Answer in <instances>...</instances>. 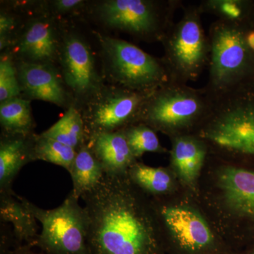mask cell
I'll use <instances>...</instances> for the list:
<instances>
[{"instance_id": "6da1fadb", "label": "cell", "mask_w": 254, "mask_h": 254, "mask_svg": "<svg viewBox=\"0 0 254 254\" xmlns=\"http://www.w3.org/2000/svg\"><path fill=\"white\" fill-rule=\"evenodd\" d=\"M89 254H159L160 225L153 203L128 175H105L82 197Z\"/></svg>"}, {"instance_id": "7a4b0ae2", "label": "cell", "mask_w": 254, "mask_h": 254, "mask_svg": "<svg viewBox=\"0 0 254 254\" xmlns=\"http://www.w3.org/2000/svg\"><path fill=\"white\" fill-rule=\"evenodd\" d=\"M18 197L41 224L36 245L40 250L46 254H89L86 210L71 192L60 206L51 210Z\"/></svg>"}, {"instance_id": "3957f363", "label": "cell", "mask_w": 254, "mask_h": 254, "mask_svg": "<svg viewBox=\"0 0 254 254\" xmlns=\"http://www.w3.org/2000/svg\"><path fill=\"white\" fill-rule=\"evenodd\" d=\"M110 74L124 88L150 93L166 85L169 68L138 47L118 38L100 36Z\"/></svg>"}, {"instance_id": "277c9868", "label": "cell", "mask_w": 254, "mask_h": 254, "mask_svg": "<svg viewBox=\"0 0 254 254\" xmlns=\"http://www.w3.org/2000/svg\"><path fill=\"white\" fill-rule=\"evenodd\" d=\"M201 93L179 85H164L148 97L141 115L153 129L173 131L193 125L209 110Z\"/></svg>"}, {"instance_id": "5b68a950", "label": "cell", "mask_w": 254, "mask_h": 254, "mask_svg": "<svg viewBox=\"0 0 254 254\" xmlns=\"http://www.w3.org/2000/svg\"><path fill=\"white\" fill-rule=\"evenodd\" d=\"M152 93L124 88H101L89 98L86 111L81 113L88 141L98 135L124 130L133 125L141 118L143 106Z\"/></svg>"}, {"instance_id": "8992f818", "label": "cell", "mask_w": 254, "mask_h": 254, "mask_svg": "<svg viewBox=\"0 0 254 254\" xmlns=\"http://www.w3.org/2000/svg\"><path fill=\"white\" fill-rule=\"evenodd\" d=\"M169 70L180 79L199 76L210 57V43L195 10L174 26L165 41Z\"/></svg>"}, {"instance_id": "52a82bcc", "label": "cell", "mask_w": 254, "mask_h": 254, "mask_svg": "<svg viewBox=\"0 0 254 254\" xmlns=\"http://www.w3.org/2000/svg\"><path fill=\"white\" fill-rule=\"evenodd\" d=\"M209 43L210 84L215 91H230L248 63L246 34L235 23L224 20L214 26Z\"/></svg>"}, {"instance_id": "ba28073f", "label": "cell", "mask_w": 254, "mask_h": 254, "mask_svg": "<svg viewBox=\"0 0 254 254\" xmlns=\"http://www.w3.org/2000/svg\"><path fill=\"white\" fill-rule=\"evenodd\" d=\"M217 111L205 138L223 149L254 157V103L230 100Z\"/></svg>"}, {"instance_id": "9c48e42d", "label": "cell", "mask_w": 254, "mask_h": 254, "mask_svg": "<svg viewBox=\"0 0 254 254\" xmlns=\"http://www.w3.org/2000/svg\"><path fill=\"white\" fill-rule=\"evenodd\" d=\"M60 54L64 81L76 96L90 98L101 89L94 58L86 42L69 35L64 41Z\"/></svg>"}, {"instance_id": "30bf717a", "label": "cell", "mask_w": 254, "mask_h": 254, "mask_svg": "<svg viewBox=\"0 0 254 254\" xmlns=\"http://www.w3.org/2000/svg\"><path fill=\"white\" fill-rule=\"evenodd\" d=\"M153 205L159 222L163 224L184 250L198 252L213 245V235L208 223L193 209L181 205Z\"/></svg>"}, {"instance_id": "8fae6325", "label": "cell", "mask_w": 254, "mask_h": 254, "mask_svg": "<svg viewBox=\"0 0 254 254\" xmlns=\"http://www.w3.org/2000/svg\"><path fill=\"white\" fill-rule=\"evenodd\" d=\"M222 201L248 235L254 239V170L227 167L218 179Z\"/></svg>"}, {"instance_id": "7c38bea8", "label": "cell", "mask_w": 254, "mask_h": 254, "mask_svg": "<svg viewBox=\"0 0 254 254\" xmlns=\"http://www.w3.org/2000/svg\"><path fill=\"white\" fill-rule=\"evenodd\" d=\"M98 10L107 26L138 36L155 33L161 22L154 4L143 0H108Z\"/></svg>"}, {"instance_id": "4fadbf2b", "label": "cell", "mask_w": 254, "mask_h": 254, "mask_svg": "<svg viewBox=\"0 0 254 254\" xmlns=\"http://www.w3.org/2000/svg\"><path fill=\"white\" fill-rule=\"evenodd\" d=\"M21 92L32 99L63 106L67 95L63 80L50 64L23 61L17 66Z\"/></svg>"}, {"instance_id": "5bb4252c", "label": "cell", "mask_w": 254, "mask_h": 254, "mask_svg": "<svg viewBox=\"0 0 254 254\" xmlns=\"http://www.w3.org/2000/svg\"><path fill=\"white\" fill-rule=\"evenodd\" d=\"M37 134L1 135L0 140V193L14 194L13 182L21 169L36 161Z\"/></svg>"}, {"instance_id": "9a60e30c", "label": "cell", "mask_w": 254, "mask_h": 254, "mask_svg": "<svg viewBox=\"0 0 254 254\" xmlns=\"http://www.w3.org/2000/svg\"><path fill=\"white\" fill-rule=\"evenodd\" d=\"M18 54L28 63L50 64L58 55V41L53 23L46 18L28 23L16 44Z\"/></svg>"}, {"instance_id": "2e32d148", "label": "cell", "mask_w": 254, "mask_h": 254, "mask_svg": "<svg viewBox=\"0 0 254 254\" xmlns=\"http://www.w3.org/2000/svg\"><path fill=\"white\" fill-rule=\"evenodd\" d=\"M88 145L101 165L105 175H127L130 168L136 163L124 130L98 135L88 141Z\"/></svg>"}, {"instance_id": "e0dca14e", "label": "cell", "mask_w": 254, "mask_h": 254, "mask_svg": "<svg viewBox=\"0 0 254 254\" xmlns=\"http://www.w3.org/2000/svg\"><path fill=\"white\" fill-rule=\"evenodd\" d=\"M0 222L11 225L20 245L36 247L40 235L38 220L16 193H0Z\"/></svg>"}, {"instance_id": "ac0fdd59", "label": "cell", "mask_w": 254, "mask_h": 254, "mask_svg": "<svg viewBox=\"0 0 254 254\" xmlns=\"http://www.w3.org/2000/svg\"><path fill=\"white\" fill-rule=\"evenodd\" d=\"M205 149L201 142L190 136L174 140L171 160L177 175L186 185H194L204 163Z\"/></svg>"}, {"instance_id": "d6986e66", "label": "cell", "mask_w": 254, "mask_h": 254, "mask_svg": "<svg viewBox=\"0 0 254 254\" xmlns=\"http://www.w3.org/2000/svg\"><path fill=\"white\" fill-rule=\"evenodd\" d=\"M68 173L73 184L71 192L79 199L98 186L105 175L88 143L77 150Z\"/></svg>"}, {"instance_id": "ffe728a7", "label": "cell", "mask_w": 254, "mask_h": 254, "mask_svg": "<svg viewBox=\"0 0 254 254\" xmlns=\"http://www.w3.org/2000/svg\"><path fill=\"white\" fill-rule=\"evenodd\" d=\"M30 100L16 97L1 103L0 124L1 134H35V123Z\"/></svg>"}, {"instance_id": "44dd1931", "label": "cell", "mask_w": 254, "mask_h": 254, "mask_svg": "<svg viewBox=\"0 0 254 254\" xmlns=\"http://www.w3.org/2000/svg\"><path fill=\"white\" fill-rule=\"evenodd\" d=\"M40 135L61 142L76 151L88 143L82 114L73 106H70L56 123Z\"/></svg>"}, {"instance_id": "7402d4cb", "label": "cell", "mask_w": 254, "mask_h": 254, "mask_svg": "<svg viewBox=\"0 0 254 254\" xmlns=\"http://www.w3.org/2000/svg\"><path fill=\"white\" fill-rule=\"evenodd\" d=\"M127 175L132 183L143 193L163 194L173 186L171 175L168 170L153 168L137 162L130 168Z\"/></svg>"}, {"instance_id": "603a6c76", "label": "cell", "mask_w": 254, "mask_h": 254, "mask_svg": "<svg viewBox=\"0 0 254 254\" xmlns=\"http://www.w3.org/2000/svg\"><path fill=\"white\" fill-rule=\"evenodd\" d=\"M76 152L71 147L56 140L40 134L36 136L34 146L36 161L43 160L54 164L68 172L76 158Z\"/></svg>"}, {"instance_id": "cb8c5ba5", "label": "cell", "mask_w": 254, "mask_h": 254, "mask_svg": "<svg viewBox=\"0 0 254 254\" xmlns=\"http://www.w3.org/2000/svg\"><path fill=\"white\" fill-rule=\"evenodd\" d=\"M132 154L136 159L145 153L163 152L155 130L145 124L132 125L124 129Z\"/></svg>"}, {"instance_id": "d4e9b609", "label": "cell", "mask_w": 254, "mask_h": 254, "mask_svg": "<svg viewBox=\"0 0 254 254\" xmlns=\"http://www.w3.org/2000/svg\"><path fill=\"white\" fill-rule=\"evenodd\" d=\"M21 93L17 66H15L9 55H1L0 61V101L2 103L19 97Z\"/></svg>"}, {"instance_id": "484cf974", "label": "cell", "mask_w": 254, "mask_h": 254, "mask_svg": "<svg viewBox=\"0 0 254 254\" xmlns=\"http://www.w3.org/2000/svg\"><path fill=\"white\" fill-rule=\"evenodd\" d=\"M206 5L209 9L221 16L225 21L235 22L243 15V4L237 0H213L208 1Z\"/></svg>"}, {"instance_id": "4316f807", "label": "cell", "mask_w": 254, "mask_h": 254, "mask_svg": "<svg viewBox=\"0 0 254 254\" xmlns=\"http://www.w3.org/2000/svg\"><path fill=\"white\" fill-rule=\"evenodd\" d=\"M15 18L11 15L1 12L0 14V48L4 49L9 46V36L14 29Z\"/></svg>"}, {"instance_id": "83f0119b", "label": "cell", "mask_w": 254, "mask_h": 254, "mask_svg": "<svg viewBox=\"0 0 254 254\" xmlns=\"http://www.w3.org/2000/svg\"><path fill=\"white\" fill-rule=\"evenodd\" d=\"M83 3L81 0H56L53 1V5L55 11L60 14H64L75 11Z\"/></svg>"}, {"instance_id": "f1b7e54d", "label": "cell", "mask_w": 254, "mask_h": 254, "mask_svg": "<svg viewBox=\"0 0 254 254\" xmlns=\"http://www.w3.org/2000/svg\"><path fill=\"white\" fill-rule=\"evenodd\" d=\"M33 247L26 245H17L14 249L6 254H46L42 251L39 252H36L33 250Z\"/></svg>"}, {"instance_id": "f546056e", "label": "cell", "mask_w": 254, "mask_h": 254, "mask_svg": "<svg viewBox=\"0 0 254 254\" xmlns=\"http://www.w3.org/2000/svg\"><path fill=\"white\" fill-rule=\"evenodd\" d=\"M246 41L251 50L254 51V31H250L246 34Z\"/></svg>"}, {"instance_id": "4dcf8cb0", "label": "cell", "mask_w": 254, "mask_h": 254, "mask_svg": "<svg viewBox=\"0 0 254 254\" xmlns=\"http://www.w3.org/2000/svg\"><path fill=\"white\" fill-rule=\"evenodd\" d=\"M247 254H254V247L252 250L249 251L248 253Z\"/></svg>"}]
</instances>
